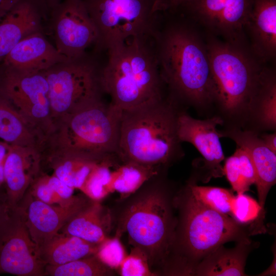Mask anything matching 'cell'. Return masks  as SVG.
<instances>
[{"label": "cell", "instance_id": "1", "mask_svg": "<svg viewBox=\"0 0 276 276\" xmlns=\"http://www.w3.org/2000/svg\"><path fill=\"white\" fill-rule=\"evenodd\" d=\"M155 47L161 77L170 97L196 108L214 103L213 87L205 42L192 27L173 22L156 29Z\"/></svg>", "mask_w": 276, "mask_h": 276}, {"label": "cell", "instance_id": "2", "mask_svg": "<svg viewBox=\"0 0 276 276\" xmlns=\"http://www.w3.org/2000/svg\"><path fill=\"white\" fill-rule=\"evenodd\" d=\"M107 51L108 60L100 71L99 81L111 103L128 110L164 98L153 36L130 38Z\"/></svg>", "mask_w": 276, "mask_h": 276}, {"label": "cell", "instance_id": "3", "mask_svg": "<svg viewBox=\"0 0 276 276\" xmlns=\"http://www.w3.org/2000/svg\"><path fill=\"white\" fill-rule=\"evenodd\" d=\"M170 97L123 110L116 155L122 163L167 166L183 155L177 134L179 111Z\"/></svg>", "mask_w": 276, "mask_h": 276}, {"label": "cell", "instance_id": "4", "mask_svg": "<svg viewBox=\"0 0 276 276\" xmlns=\"http://www.w3.org/2000/svg\"><path fill=\"white\" fill-rule=\"evenodd\" d=\"M205 42L214 102L222 114L236 124L249 119L261 64L245 45L220 40L212 34Z\"/></svg>", "mask_w": 276, "mask_h": 276}, {"label": "cell", "instance_id": "5", "mask_svg": "<svg viewBox=\"0 0 276 276\" xmlns=\"http://www.w3.org/2000/svg\"><path fill=\"white\" fill-rule=\"evenodd\" d=\"M182 195L181 220L173 245H177L182 274H193L198 263L227 242H250L241 224L196 199L187 187Z\"/></svg>", "mask_w": 276, "mask_h": 276}, {"label": "cell", "instance_id": "6", "mask_svg": "<svg viewBox=\"0 0 276 276\" xmlns=\"http://www.w3.org/2000/svg\"><path fill=\"white\" fill-rule=\"evenodd\" d=\"M123 110L101 98L60 119L56 153L101 159L116 154Z\"/></svg>", "mask_w": 276, "mask_h": 276}, {"label": "cell", "instance_id": "7", "mask_svg": "<svg viewBox=\"0 0 276 276\" xmlns=\"http://www.w3.org/2000/svg\"><path fill=\"white\" fill-rule=\"evenodd\" d=\"M160 187L143 192L122 215L116 234L126 232L129 243L146 255L150 265L164 262L173 246L175 232L171 205Z\"/></svg>", "mask_w": 276, "mask_h": 276}, {"label": "cell", "instance_id": "8", "mask_svg": "<svg viewBox=\"0 0 276 276\" xmlns=\"http://www.w3.org/2000/svg\"><path fill=\"white\" fill-rule=\"evenodd\" d=\"M98 32L97 48L154 35L159 12L156 0H83Z\"/></svg>", "mask_w": 276, "mask_h": 276}, {"label": "cell", "instance_id": "9", "mask_svg": "<svg viewBox=\"0 0 276 276\" xmlns=\"http://www.w3.org/2000/svg\"><path fill=\"white\" fill-rule=\"evenodd\" d=\"M100 71L85 56L43 71L52 118L60 119L100 99Z\"/></svg>", "mask_w": 276, "mask_h": 276}, {"label": "cell", "instance_id": "10", "mask_svg": "<svg viewBox=\"0 0 276 276\" xmlns=\"http://www.w3.org/2000/svg\"><path fill=\"white\" fill-rule=\"evenodd\" d=\"M45 266L30 236L22 205L7 203L0 216V274L44 276Z\"/></svg>", "mask_w": 276, "mask_h": 276}, {"label": "cell", "instance_id": "11", "mask_svg": "<svg viewBox=\"0 0 276 276\" xmlns=\"http://www.w3.org/2000/svg\"><path fill=\"white\" fill-rule=\"evenodd\" d=\"M43 72H26L0 65V95L33 126L52 132L53 124Z\"/></svg>", "mask_w": 276, "mask_h": 276}, {"label": "cell", "instance_id": "12", "mask_svg": "<svg viewBox=\"0 0 276 276\" xmlns=\"http://www.w3.org/2000/svg\"><path fill=\"white\" fill-rule=\"evenodd\" d=\"M51 31L55 48L69 60L85 56L99 37L83 0H63L51 9Z\"/></svg>", "mask_w": 276, "mask_h": 276}, {"label": "cell", "instance_id": "13", "mask_svg": "<svg viewBox=\"0 0 276 276\" xmlns=\"http://www.w3.org/2000/svg\"><path fill=\"white\" fill-rule=\"evenodd\" d=\"M253 0H189L182 10L214 36L245 45V27Z\"/></svg>", "mask_w": 276, "mask_h": 276}, {"label": "cell", "instance_id": "14", "mask_svg": "<svg viewBox=\"0 0 276 276\" xmlns=\"http://www.w3.org/2000/svg\"><path fill=\"white\" fill-rule=\"evenodd\" d=\"M224 122L219 116L204 120L196 119L187 113L179 111L177 117V134L181 142L192 144L203 158V167L209 176L221 177L224 175L221 166L224 155L217 127Z\"/></svg>", "mask_w": 276, "mask_h": 276}, {"label": "cell", "instance_id": "15", "mask_svg": "<svg viewBox=\"0 0 276 276\" xmlns=\"http://www.w3.org/2000/svg\"><path fill=\"white\" fill-rule=\"evenodd\" d=\"M83 194L69 205L49 204L26 192L19 202L23 206L26 224L33 241L38 247L58 233L67 221L91 201Z\"/></svg>", "mask_w": 276, "mask_h": 276}, {"label": "cell", "instance_id": "16", "mask_svg": "<svg viewBox=\"0 0 276 276\" xmlns=\"http://www.w3.org/2000/svg\"><path fill=\"white\" fill-rule=\"evenodd\" d=\"M218 131L221 137L233 140L237 146L245 150L252 161L256 174L255 185L258 191V203L261 209L257 219L259 222L263 223L266 197L276 181V153L264 144L254 130H243L240 127L228 126Z\"/></svg>", "mask_w": 276, "mask_h": 276}, {"label": "cell", "instance_id": "17", "mask_svg": "<svg viewBox=\"0 0 276 276\" xmlns=\"http://www.w3.org/2000/svg\"><path fill=\"white\" fill-rule=\"evenodd\" d=\"M47 6L44 0H18L0 10V64L23 38L41 31Z\"/></svg>", "mask_w": 276, "mask_h": 276}, {"label": "cell", "instance_id": "18", "mask_svg": "<svg viewBox=\"0 0 276 276\" xmlns=\"http://www.w3.org/2000/svg\"><path fill=\"white\" fill-rule=\"evenodd\" d=\"M40 162L35 146L11 145L4 165V190L9 205L21 201L39 174Z\"/></svg>", "mask_w": 276, "mask_h": 276}, {"label": "cell", "instance_id": "19", "mask_svg": "<svg viewBox=\"0 0 276 276\" xmlns=\"http://www.w3.org/2000/svg\"><path fill=\"white\" fill-rule=\"evenodd\" d=\"M70 60L61 54L41 31L20 40L0 65L26 72H43L55 65Z\"/></svg>", "mask_w": 276, "mask_h": 276}, {"label": "cell", "instance_id": "20", "mask_svg": "<svg viewBox=\"0 0 276 276\" xmlns=\"http://www.w3.org/2000/svg\"><path fill=\"white\" fill-rule=\"evenodd\" d=\"M245 29L250 38L251 53L261 63L276 55V0H253Z\"/></svg>", "mask_w": 276, "mask_h": 276}, {"label": "cell", "instance_id": "21", "mask_svg": "<svg viewBox=\"0 0 276 276\" xmlns=\"http://www.w3.org/2000/svg\"><path fill=\"white\" fill-rule=\"evenodd\" d=\"M110 210L100 201H91L71 217L59 232L99 244L109 237L112 226Z\"/></svg>", "mask_w": 276, "mask_h": 276}, {"label": "cell", "instance_id": "22", "mask_svg": "<svg viewBox=\"0 0 276 276\" xmlns=\"http://www.w3.org/2000/svg\"><path fill=\"white\" fill-rule=\"evenodd\" d=\"M250 242H241L233 248L223 245L205 256L197 265L193 275L204 276L246 275V260Z\"/></svg>", "mask_w": 276, "mask_h": 276}, {"label": "cell", "instance_id": "23", "mask_svg": "<svg viewBox=\"0 0 276 276\" xmlns=\"http://www.w3.org/2000/svg\"><path fill=\"white\" fill-rule=\"evenodd\" d=\"M99 244L58 232L38 247L39 255L45 265H60L95 255Z\"/></svg>", "mask_w": 276, "mask_h": 276}, {"label": "cell", "instance_id": "24", "mask_svg": "<svg viewBox=\"0 0 276 276\" xmlns=\"http://www.w3.org/2000/svg\"><path fill=\"white\" fill-rule=\"evenodd\" d=\"M261 128L274 130L276 127V76L272 69L263 67L253 97L249 117Z\"/></svg>", "mask_w": 276, "mask_h": 276}, {"label": "cell", "instance_id": "25", "mask_svg": "<svg viewBox=\"0 0 276 276\" xmlns=\"http://www.w3.org/2000/svg\"><path fill=\"white\" fill-rule=\"evenodd\" d=\"M33 126L0 95V138L10 145L35 146Z\"/></svg>", "mask_w": 276, "mask_h": 276}, {"label": "cell", "instance_id": "26", "mask_svg": "<svg viewBox=\"0 0 276 276\" xmlns=\"http://www.w3.org/2000/svg\"><path fill=\"white\" fill-rule=\"evenodd\" d=\"M101 159L55 153L49 157V162L54 175L68 186L80 190L92 169Z\"/></svg>", "mask_w": 276, "mask_h": 276}, {"label": "cell", "instance_id": "27", "mask_svg": "<svg viewBox=\"0 0 276 276\" xmlns=\"http://www.w3.org/2000/svg\"><path fill=\"white\" fill-rule=\"evenodd\" d=\"M160 168L133 162L122 163L112 171L111 189L125 199L158 175Z\"/></svg>", "mask_w": 276, "mask_h": 276}, {"label": "cell", "instance_id": "28", "mask_svg": "<svg viewBox=\"0 0 276 276\" xmlns=\"http://www.w3.org/2000/svg\"><path fill=\"white\" fill-rule=\"evenodd\" d=\"M116 154L107 155L94 166L80 191L94 201H100L112 193V171L111 168L117 165Z\"/></svg>", "mask_w": 276, "mask_h": 276}, {"label": "cell", "instance_id": "29", "mask_svg": "<svg viewBox=\"0 0 276 276\" xmlns=\"http://www.w3.org/2000/svg\"><path fill=\"white\" fill-rule=\"evenodd\" d=\"M113 274V269L102 262L96 255H93L60 265H47L44 276H107Z\"/></svg>", "mask_w": 276, "mask_h": 276}, {"label": "cell", "instance_id": "30", "mask_svg": "<svg viewBox=\"0 0 276 276\" xmlns=\"http://www.w3.org/2000/svg\"><path fill=\"white\" fill-rule=\"evenodd\" d=\"M187 187L193 196L209 208L231 216V203L234 197L232 190L219 187L199 186L190 183Z\"/></svg>", "mask_w": 276, "mask_h": 276}, {"label": "cell", "instance_id": "31", "mask_svg": "<svg viewBox=\"0 0 276 276\" xmlns=\"http://www.w3.org/2000/svg\"><path fill=\"white\" fill-rule=\"evenodd\" d=\"M37 199L49 204L65 206L75 201L79 195L64 199L54 190L49 179V175L40 174L32 183L27 191Z\"/></svg>", "mask_w": 276, "mask_h": 276}, {"label": "cell", "instance_id": "32", "mask_svg": "<svg viewBox=\"0 0 276 276\" xmlns=\"http://www.w3.org/2000/svg\"><path fill=\"white\" fill-rule=\"evenodd\" d=\"M261 211L258 202L244 193L234 196L231 203V217L241 224L256 220Z\"/></svg>", "mask_w": 276, "mask_h": 276}, {"label": "cell", "instance_id": "33", "mask_svg": "<svg viewBox=\"0 0 276 276\" xmlns=\"http://www.w3.org/2000/svg\"><path fill=\"white\" fill-rule=\"evenodd\" d=\"M120 237L116 234L114 237L106 238L99 244L95 254L102 262L113 270L119 269L127 255Z\"/></svg>", "mask_w": 276, "mask_h": 276}, {"label": "cell", "instance_id": "34", "mask_svg": "<svg viewBox=\"0 0 276 276\" xmlns=\"http://www.w3.org/2000/svg\"><path fill=\"white\" fill-rule=\"evenodd\" d=\"M122 276H153L156 273L150 269L148 259L144 251L133 247L130 253L127 255L120 267Z\"/></svg>", "mask_w": 276, "mask_h": 276}, {"label": "cell", "instance_id": "35", "mask_svg": "<svg viewBox=\"0 0 276 276\" xmlns=\"http://www.w3.org/2000/svg\"><path fill=\"white\" fill-rule=\"evenodd\" d=\"M223 169L224 174L225 175L233 190L237 194L244 193L249 190L242 177L238 156L236 151L233 155L225 159Z\"/></svg>", "mask_w": 276, "mask_h": 276}, {"label": "cell", "instance_id": "36", "mask_svg": "<svg viewBox=\"0 0 276 276\" xmlns=\"http://www.w3.org/2000/svg\"><path fill=\"white\" fill-rule=\"evenodd\" d=\"M236 151L238 156L239 167L244 182L248 189L255 184L256 174L252 161L248 153L243 148L237 146Z\"/></svg>", "mask_w": 276, "mask_h": 276}, {"label": "cell", "instance_id": "37", "mask_svg": "<svg viewBox=\"0 0 276 276\" xmlns=\"http://www.w3.org/2000/svg\"><path fill=\"white\" fill-rule=\"evenodd\" d=\"M11 145L6 142H0V189L4 187V165L6 157L10 150Z\"/></svg>", "mask_w": 276, "mask_h": 276}, {"label": "cell", "instance_id": "38", "mask_svg": "<svg viewBox=\"0 0 276 276\" xmlns=\"http://www.w3.org/2000/svg\"><path fill=\"white\" fill-rule=\"evenodd\" d=\"M189 0H163L164 11L174 12Z\"/></svg>", "mask_w": 276, "mask_h": 276}, {"label": "cell", "instance_id": "39", "mask_svg": "<svg viewBox=\"0 0 276 276\" xmlns=\"http://www.w3.org/2000/svg\"><path fill=\"white\" fill-rule=\"evenodd\" d=\"M264 144L274 153H276V134H264L260 136Z\"/></svg>", "mask_w": 276, "mask_h": 276}, {"label": "cell", "instance_id": "40", "mask_svg": "<svg viewBox=\"0 0 276 276\" xmlns=\"http://www.w3.org/2000/svg\"><path fill=\"white\" fill-rule=\"evenodd\" d=\"M276 258L275 252H274V257L273 260L270 265V266L264 272H263L260 275H275L276 273Z\"/></svg>", "mask_w": 276, "mask_h": 276}, {"label": "cell", "instance_id": "41", "mask_svg": "<svg viewBox=\"0 0 276 276\" xmlns=\"http://www.w3.org/2000/svg\"><path fill=\"white\" fill-rule=\"evenodd\" d=\"M7 203V198L4 188L1 189H0V216Z\"/></svg>", "mask_w": 276, "mask_h": 276}, {"label": "cell", "instance_id": "42", "mask_svg": "<svg viewBox=\"0 0 276 276\" xmlns=\"http://www.w3.org/2000/svg\"><path fill=\"white\" fill-rule=\"evenodd\" d=\"M18 0H0V10L8 8Z\"/></svg>", "mask_w": 276, "mask_h": 276}, {"label": "cell", "instance_id": "43", "mask_svg": "<svg viewBox=\"0 0 276 276\" xmlns=\"http://www.w3.org/2000/svg\"><path fill=\"white\" fill-rule=\"evenodd\" d=\"M48 8L52 9L60 2L62 0H44Z\"/></svg>", "mask_w": 276, "mask_h": 276}, {"label": "cell", "instance_id": "44", "mask_svg": "<svg viewBox=\"0 0 276 276\" xmlns=\"http://www.w3.org/2000/svg\"><path fill=\"white\" fill-rule=\"evenodd\" d=\"M163 8V0H156V9L158 10Z\"/></svg>", "mask_w": 276, "mask_h": 276}]
</instances>
